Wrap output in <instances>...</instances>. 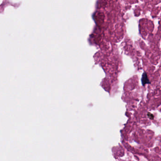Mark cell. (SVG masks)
<instances>
[{
    "instance_id": "6da1fadb",
    "label": "cell",
    "mask_w": 161,
    "mask_h": 161,
    "mask_svg": "<svg viewBox=\"0 0 161 161\" xmlns=\"http://www.w3.org/2000/svg\"><path fill=\"white\" fill-rule=\"evenodd\" d=\"M141 81H142V84L143 86H144L146 84L150 83L146 72H144L142 76V79H141Z\"/></svg>"
},
{
    "instance_id": "7a4b0ae2",
    "label": "cell",
    "mask_w": 161,
    "mask_h": 161,
    "mask_svg": "<svg viewBox=\"0 0 161 161\" xmlns=\"http://www.w3.org/2000/svg\"><path fill=\"white\" fill-rule=\"evenodd\" d=\"M147 115H148V117H149V118L150 119H151V120L153 119L154 118V116H153V115L152 114L150 113H148V114H147Z\"/></svg>"
}]
</instances>
